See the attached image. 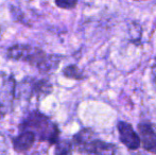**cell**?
Instances as JSON below:
<instances>
[{
    "label": "cell",
    "instance_id": "obj_1",
    "mask_svg": "<svg viewBox=\"0 0 156 155\" xmlns=\"http://www.w3.org/2000/svg\"><path fill=\"white\" fill-rule=\"evenodd\" d=\"M8 58L13 61L25 62L38 68L43 72L52 71L58 68L62 56L47 54L43 49L31 45H14L8 49Z\"/></svg>",
    "mask_w": 156,
    "mask_h": 155
},
{
    "label": "cell",
    "instance_id": "obj_2",
    "mask_svg": "<svg viewBox=\"0 0 156 155\" xmlns=\"http://www.w3.org/2000/svg\"><path fill=\"white\" fill-rule=\"evenodd\" d=\"M21 131H29L33 133L35 139L47 141L50 145H55L60 139V130L49 117L41 114L38 111H33L23 119L19 125Z\"/></svg>",
    "mask_w": 156,
    "mask_h": 155
},
{
    "label": "cell",
    "instance_id": "obj_3",
    "mask_svg": "<svg viewBox=\"0 0 156 155\" xmlns=\"http://www.w3.org/2000/svg\"><path fill=\"white\" fill-rule=\"evenodd\" d=\"M72 143L80 153L94 155H119L118 147L98 138L91 129H82L72 139Z\"/></svg>",
    "mask_w": 156,
    "mask_h": 155
},
{
    "label": "cell",
    "instance_id": "obj_4",
    "mask_svg": "<svg viewBox=\"0 0 156 155\" xmlns=\"http://www.w3.org/2000/svg\"><path fill=\"white\" fill-rule=\"evenodd\" d=\"M52 91V85L45 79L25 78L19 84H16V97H25L32 99L36 97H45Z\"/></svg>",
    "mask_w": 156,
    "mask_h": 155
},
{
    "label": "cell",
    "instance_id": "obj_5",
    "mask_svg": "<svg viewBox=\"0 0 156 155\" xmlns=\"http://www.w3.org/2000/svg\"><path fill=\"white\" fill-rule=\"evenodd\" d=\"M16 81L10 75L0 71V115H5L12 110L16 98Z\"/></svg>",
    "mask_w": 156,
    "mask_h": 155
},
{
    "label": "cell",
    "instance_id": "obj_6",
    "mask_svg": "<svg viewBox=\"0 0 156 155\" xmlns=\"http://www.w3.org/2000/svg\"><path fill=\"white\" fill-rule=\"evenodd\" d=\"M137 129L140 146L146 151L156 155V125L151 122H140Z\"/></svg>",
    "mask_w": 156,
    "mask_h": 155
},
{
    "label": "cell",
    "instance_id": "obj_7",
    "mask_svg": "<svg viewBox=\"0 0 156 155\" xmlns=\"http://www.w3.org/2000/svg\"><path fill=\"white\" fill-rule=\"evenodd\" d=\"M118 132H119L120 141L129 150H136L140 147V138L137 133L134 131L133 126L125 121H119L117 124Z\"/></svg>",
    "mask_w": 156,
    "mask_h": 155
},
{
    "label": "cell",
    "instance_id": "obj_8",
    "mask_svg": "<svg viewBox=\"0 0 156 155\" xmlns=\"http://www.w3.org/2000/svg\"><path fill=\"white\" fill-rule=\"evenodd\" d=\"M35 136L33 133L29 132V131H21L19 135L12 139V145L13 148L16 152H26L32 148V146L35 143Z\"/></svg>",
    "mask_w": 156,
    "mask_h": 155
},
{
    "label": "cell",
    "instance_id": "obj_9",
    "mask_svg": "<svg viewBox=\"0 0 156 155\" xmlns=\"http://www.w3.org/2000/svg\"><path fill=\"white\" fill-rule=\"evenodd\" d=\"M73 151V145L71 141L67 139H58V143H55V150H54V155H72Z\"/></svg>",
    "mask_w": 156,
    "mask_h": 155
},
{
    "label": "cell",
    "instance_id": "obj_10",
    "mask_svg": "<svg viewBox=\"0 0 156 155\" xmlns=\"http://www.w3.org/2000/svg\"><path fill=\"white\" fill-rule=\"evenodd\" d=\"M63 75L68 79H73V80H82L84 79L83 72L78 68L76 65H69L63 69Z\"/></svg>",
    "mask_w": 156,
    "mask_h": 155
},
{
    "label": "cell",
    "instance_id": "obj_11",
    "mask_svg": "<svg viewBox=\"0 0 156 155\" xmlns=\"http://www.w3.org/2000/svg\"><path fill=\"white\" fill-rule=\"evenodd\" d=\"M79 0H54V3L58 8L63 10H72L76 6Z\"/></svg>",
    "mask_w": 156,
    "mask_h": 155
},
{
    "label": "cell",
    "instance_id": "obj_12",
    "mask_svg": "<svg viewBox=\"0 0 156 155\" xmlns=\"http://www.w3.org/2000/svg\"><path fill=\"white\" fill-rule=\"evenodd\" d=\"M8 154V141L4 135L0 133V155Z\"/></svg>",
    "mask_w": 156,
    "mask_h": 155
},
{
    "label": "cell",
    "instance_id": "obj_13",
    "mask_svg": "<svg viewBox=\"0 0 156 155\" xmlns=\"http://www.w3.org/2000/svg\"><path fill=\"white\" fill-rule=\"evenodd\" d=\"M152 76H153V80L156 83V58H155V62L152 66Z\"/></svg>",
    "mask_w": 156,
    "mask_h": 155
},
{
    "label": "cell",
    "instance_id": "obj_14",
    "mask_svg": "<svg viewBox=\"0 0 156 155\" xmlns=\"http://www.w3.org/2000/svg\"><path fill=\"white\" fill-rule=\"evenodd\" d=\"M131 155H146V154H144V153H139V152H138V153H131Z\"/></svg>",
    "mask_w": 156,
    "mask_h": 155
},
{
    "label": "cell",
    "instance_id": "obj_15",
    "mask_svg": "<svg viewBox=\"0 0 156 155\" xmlns=\"http://www.w3.org/2000/svg\"><path fill=\"white\" fill-rule=\"evenodd\" d=\"M29 155H39L38 153H32V154H29Z\"/></svg>",
    "mask_w": 156,
    "mask_h": 155
},
{
    "label": "cell",
    "instance_id": "obj_16",
    "mask_svg": "<svg viewBox=\"0 0 156 155\" xmlns=\"http://www.w3.org/2000/svg\"><path fill=\"white\" fill-rule=\"evenodd\" d=\"M136 1H144V0H136Z\"/></svg>",
    "mask_w": 156,
    "mask_h": 155
}]
</instances>
